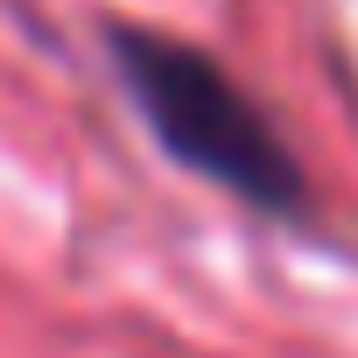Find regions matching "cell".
I'll use <instances>...</instances> for the list:
<instances>
[{
	"label": "cell",
	"instance_id": "1",
	"mask_svg": "<svg viewBox=\"0 0 358 358\" xmlns=\"http://www.w3.org/2000/svg\"><path fill=\"white\" fill-rule=\"evenodd\" d=\"M113 57H120L134 106L148 113V127L162 134V148L176 162H190L197 176L225 183L232 197H246L260 211L302 204V169H295L288 141L274 134V120L253 106V92L218 57L176 43V36H155V29H113Z\"/></svg>",
	"mask_w": 358,
	"mask_h": 358
}]
</instances>
